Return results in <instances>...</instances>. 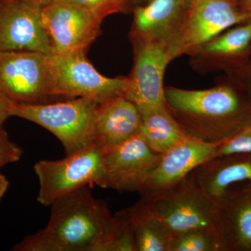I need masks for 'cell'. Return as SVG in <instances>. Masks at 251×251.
Masks as SVG:
<instances>
[{
	"instance_id": "1",
	"label": "cell",
	"mask_w": 251,
	"mask_h": 251,
	"mask_svg": "<svg viewBox=\"0 0 251 251\" xmlns=\"http://www.w3.org/2000/svg\"><path fill=\"white\" fill-rule=\"evenodd\" d=\"M45 228L25 237L14 251H99L114 221L106 203L85 186L52 203Z\"/></svg>"
},
{
	"instance_id": "2",
	"label": "cell",
	"mask_w": 251,
	"mask_h": 251,
	"mask_svg": "<svg viewBox=\"0 0 251 251\" xmlns=\"http://www.w3.org/2000/svg\"><path fill=\"white\" fill-rule=\"evenodd\" d=\"M167 106L191 138L224 143L251 121V99L237 83L203 90H165Z\"/></svg>"
},
{
	"instance_id": "3",
	"label": "cell",
	"mask_w": 251,
	"mask_h": 251,
	"mask_svg": "<svg viewBox=\"0 0 251 251\" xmlns=\"http://www.w3.org/2000/svg\"><path fill=\"white\" fill-rule=\"evenodd\" d=\"M99 105L85 98L55 103H16L11 115L49 130L58 138L69 155L93 145Z\"/></svg>"
},
{
	"instance_id": "4",
	"label": "cell",
	"mask_w": 251,
	"mask_h": 251,
	"mask_svg": "<svg viewBox=\"0 0 251 251\" xmlns=\"http://www.w3.org/2000/svg\"><path fill=\"white\" fill-rule=\"evenodd\" d=\"M37 201L50 206L59 198L88 185L108 188L103 150L95 144L60 160H41L34 166Z\"/></svg>"
},
{
	"instance_id": "5",
	"label": "cell",
	"mask_w": 251,
	"mask_h": 251,
	"mask_svg": "<svg viewBox=\"0 0 251 251\" xmlns=\"http://www.w3.org/2000/svg\"><path fill=\"white\" fill-rule=\"evenodd\" d=\"M141 200L171 237L189 229L214 227V202L193 173L171 187L143 195Z\"/></svg>"
},
{
	"instance_id": "6",
	"label": "cell",
	"mask_w": 251,
	"mask_h": 251,
	"mask_svg": "<svg viewBox=\"0 0 251 251\" xmlns=\"http://www.w3.org/2000/svg\"><path fill=\"white\" fill-rule=\"evenodd\" d=\"M54 97L85 98L103 103L125 95L129 79L110 78L97 72L85 52L49 55Z\"/></svg>"
},
{
	"instance_id": "7",
	"label": "cell",
	"mask_w": 251,
	"mask_h": 251,
	"mask_svg": "<svg viewBox=\"0 0 251 251\" xmlns=\"http://www.w3.org/2000/svg\"><path fill=\"white\" fill-rule=\"evenodd\" d=\"M0 90L16 103H43L54 97L49 55L31 51L0 52Z\"/></svg>"
},
{
	"instance_id": "8",
	"label": "cell",
	"mask_w": 251,
	"mask_h": 251,
	"mask_svg": "<svg viewBox=\"0 0 251 251\" xmlns=\"http://www.w3.org/2000/svg\"><path fill=\"white\" fill-rule=\"evenodd\" d=\"M189 16L179 38L170 46L171 57L201 49L223 31L244 23L251 14L240 0H193Z\"/></svg>"
},
{
	"instance_id": "9",
	"label": "cell",
	"mask_w": 251,
	"mask_h": 251,
	"mask_svg": "<svg viewBox=\"0 0 251 251\" xmlns=\"http://www.w3.org/2000/svg\"><path fill=\"white\" fill-rule=\"evenodd\" d=\"M42 23L52 53L64 54L85 52L99 35L101 21L79 5L55 0L43 7Z\"/></svg>"
},
{
	"instance_id": "10",
	"label": "cell",
	"mask_w": 251,
	"mask_h": 251,
	"mask_svg": "<svg viewBox=\"0 0 251 251\" xmlns=\"http://www.w3.org/2000/svg\"><path fill=\"white\" fill-rule=\"evenodd\" d=\"M133 74L125 97L140 114L166 105L163 77L172 59L170 46L162 38L140 39Z\"/></svg>"
},
{
	"instance_id": "11",
	"label": "cell",
	"mask_w": 251,
	"mask_h": 251,
	"mask_svg": "<svg viewBox=\"0 0 251 251\" xmlns=\"http://www.w3.org/2000/svg\"><path fill=\"white\" fill-rule=\"evenodd\" d=\"M103 151L108 188L120 192H141L162 156L140 133Z\"/></svg>"
},
{
	"instance_id": "12",
	"label": "cell",
	"mask_w": 251,
	"mask_h": 251,
	"mask_svg": "<svg viewBox=\"0 0 251 251\" xmlns=\"http://www.w3.org/2000/svg\"><path fill=\"white\" fill-rule=\"evenodd\" d=\"M43 6L0 1V52L31 51L50 55L52 46L42 23Z\"/></svg>"
},
{
	"instance_id": "13",
	"label": "cell",
	"mask_w": 251,
	"mask_h": 251,
	"mask_svg": "<svg viewBox=\"0 0 251 251\" xmlns=\"http://www.w3.org/2000/svg\"><path fill=\"white\" fill-rule=\"evenodd\" d=\"M213 202L224 251H251V185L229 188Z\"/></svg>"
},
{
	"instance_id": "14",
	"label": "cell",
	"mask_w": 251,
	"mask_h": 251,
	"mask_svg": "<svg viewBox=\"0 0 251 251\" xmlns=\"http://www.w3.org/2000/svg\"><path fill=\"white\" fill-rule=\"evenodd\" d=\"M223 143H206L196 138H186L166 152L150 175L140 194H150L176 184L195 169L214 158Z\"/></svg>"
},
{
	"instance_id": "15",
	"label": "cell",
	"mask_w": 251,
	"mask_h": 251,
	"mask_svg": "<svg viewBox=\"0 0 251 251\" xmlns=\"http://www.w3.org/2000/svg\"><path fill=\"white\" fill-rule=\"evenodd\" d=\"M142 115L131 100L118 96L99 105L94 144L101 150L116 146L140 132Z\"/></svg>"
},
{
	"instance_id": "16",
	"label": "cell",
	"mask_w": 251,
	"mask_h": 251,
	"mask_svg": "<svg viewBox=\"0 0 251 251\" xmlns=\"http://www.w3.org/2000/svg\"><path fill=\"white\" fill-rule=\"evenodd\" d=\"M192 173L204 193L214 201L234 185H251V153L214 157Z\"/></svg>"
},
{
	"instance_id": "17",
	"label": "cell",
	"mask_w": 251,
	"mask_h": 251,
	"mask_svg": "<svg viewBox=\"0 0 251 251\" xmlns=\"http://www.w3.org/2000/svg\"><path fill=\"white\" fill-rule=\"evenodd\" d=\"M140 134L155 152H166L188 135L167 105L143 112Z\"/></svg>"
},
{
	"instance_id": "18",
	"label": "cell",
	"mask_w": 251,
	"mask_h": 251,
	"mask_svg": "<svg viewBox=\"0 0 251 251\" xmlns=\"http://www.w3.org/2000/svg\"><path fill=\"white\" fill-rule=\"evenodd\" d=\"M123 211L134 238L136 251H168L171 235L141 199Z\"/></svg>"
},
{
	"instance_id": "19",
	"label": "cell",
	"mask_w": 251,
	"mask_h": 251,
	"mask_svg": "<svg viewBox=\"0 0 251 251\" xmlns=\"http://www.w3.org/2000/svg\"><path fill=\"white\" fill-rule=\"evenodd\" d=\"M187 0H152L134 13V32L139 39L162 38L176 21Z\"/></svg>"
},
{
	"instance_id": "20",
	"label": "cell",
	"mask_w": 251,
	"mask_h": 251,
	"mask_svg": "<svg viewBox=\"0 0 251 251\" xmlns=\"http://www.w3.org/2000/svg\"><path fill=\"white\" fill-rule=\"evenodd\" d=\"M199 49L204 53L228 60L235 67L244 64L251 50V18L242 25L216 36Z\"/></svg>"
},
{
	"instance_id": "21",
	"label": "cell",
	"mask_w": 251,
	"mask_h": 251,
	"mask_svg": "<svg viewBox=\"0 0 251 251\" xmlns=\"http://www.w3.org/2000/svg\"><path fill=\"white\" fill-rule=\"evenodd\" d=\"M168 251H224V247L215 227H199L171 236Z\"/></svg>"
},
{
	"instance_id": "22",
	"label": "cell",
	"mask_w": 251,
	"mask_h": 251,
	"mask_svg": "<svg viewBox=\"0 0 251 251\" xmlns=\"http://www.w3.org/2000/svg\"><path fill=\"white\" fill-rule=\"evenodd\" d=\"M251 153V121L232 138L221 144L215 156Z\"/></svg>"
},
{
	"instance_id": "23",
	"label": "cell",
	"mask_w": 251,
	"mask_h": 251,
	"mask_svg": "<svg viewBox=\"0 0 251 251\" xmlns=\"http://www.w3.org/2000/svg\"><path fill=\"white\" fill-rule=\"evenodd\" d=\"M90 11L99 21L109 15L120 12L125 9L128 0H68Z\"/></svg>"
},
{
	"instance_id": "24",
	"label": "cell",
	"mask_w": 251,
	"mask_h": 251,
	"mask_svg": "<svg viewBox=\"0 0 251 251\" xmlns=\"http://www.w3.org/2000/svg\"><path fill=\"white\" fill-rule=\"evenodd\" d=\"M22 149L9 139L4 128H0V168L21 159Z\"/></svg>"
},
{
	"instance_id": "25",
	"label": "cell",
	"mask_w": 251,
	"mask_h": 251,
	"mask_svg": "<svg viewBox=\"0 0 251 251\" xmlns=\"http://www.w3.org/2000/svg\"><path fill=\"white\" fill-rule=\"evenodd\" d=\"M239 81L237 83L241 86L251 99V63L247 62L236 67Z\"/></svg>"
},
{
	"instance_id": "26",
	"label": "cell",
	"mask_w": 251,
	"mask_h": 251,
	"mask_svg": "<svg viewBox=\"0 0 251 251\" xmlns=\"http://www.w3.org/2000/svg\"><path fill=\"white\" fill-rule=\"evenodd\" d=\"M15 103L14 101L0 90V128H2L3 124L6 119L11 116V110Z\"/></svg>"
},
{
	"instance_id": "27",
	"label": "cell",
	"mask_w": 251,
	"mask_h": 251,
	"mask_svg": "<svg viewBox=\"0 0 251 251\" xmlns=\"http://www.w3.org/2000/svg\"><path fill=\"white\" fill-rule=\"evenodd\" d=\"M9 186V181L6 179L4 175L0 173V201L4 197L5 193L7 191Z\"/></svg>"
},
{
	"instance_id": "28",
	"label": "cell",
	"mask_w": 251,
	"mask_h": 251,
	"mask_svg": "<svg viewBox=\"0 0 251 251\" xmlns=\"http://www.w3.org/2000/svg\"><path fill=\"white\" fill-rule=\"evenodd\" d=\"M0 1H4V0H0ZM11 1H25V2L32 3V4L40 5V6L44 7L46 5L50 4V3L55 1V0H11Z\"/></svg>"
},
{
	"instance_id": "29",
	"label": "cell",
	"mask_w": 251,
	"mask_h": 251,
	"mask_svg": "<svg viewBox=\"0 0 251 251\" xmlns=\"http://www.w3.org/2000/svg\"><path fill=\"white\" fill-rule=\"evenodd\" d=\"M243 9L251 14V0H240Z\"/></svg>"
},
{
	"instance_id": "30",
	"label": "cell",
	"mask_w": 251,
	"mask_h": 251,
	"mask_svg": "<svg viewBox=\"0 0 251 251\" xmlns=\"http://www.w3.org/2000/svg\"><path fill=\"white\" fill-rule=\"evenodd\" d=\"M188 4H189V6H191V4H192V2L193 1V0H187Z\"/></svg>"
}]
</instances>
